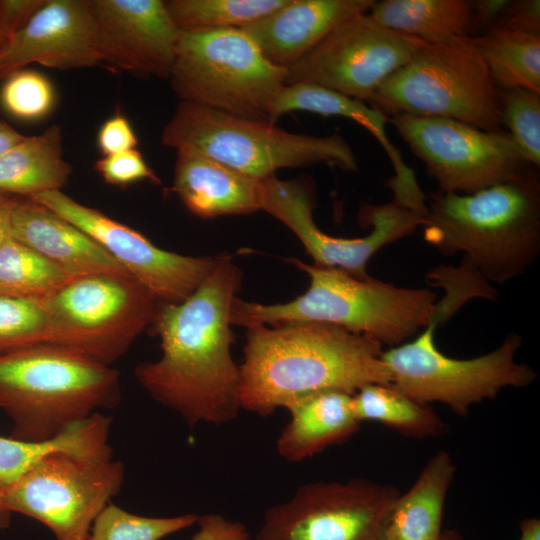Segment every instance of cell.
I'll list each match as a JSON object with an SVG mask.
<instances>
[{
  "mask_svg": "<svg viewBox=\"0 0 540 540\" xmlns=\"http://www.w3.org/2000/svg\"><path fill=\"white\" fill-rule=\"evenodd\" d=\"M12 513H10L4 505L3 490L0 488V529L7 528L10 524Z\"/></svg>",
  "mask_w": 540,
  "mask_h": 540,
  "instance_id": "bcb514c9",
  "label": "cell"
},
{
  "mask_svg": "<svg viewBox=\"0 0 540 540\" xmlns=\"http://www.w3.org/2000/svg\"><path fill=\"white\" fill-rule=\"evenodd\" d=\"M399 494L363 478L304 484L265 512L256 540H385Z\"/></svg>",
  "mask_w": 540,
  "mask_h": 540,
  "instance_id": "4fadbf2b",
  "label": "cell"
},
{
  "mask_svg": "<svg viewBox=\"0 0 540 540\" xmlns=\"http://www.w3.org/2000/svg\"><path fill=\"white\" fill-rule=\"evenodd\" d=\"M16 200L9 195L0 198V245L11 237V215Z\"/></svg>",
  "mask_w": 540,
  "mask_h": 540,
  "instance_id": "b9f144b4",
  "label": "cell"
},
{
  "mask_svg": "<svg viewBox=\"0 0 540 540\" xmlns=\"http://www.w3.org/2000/svg\"><path fill=\"white\" fill-rule=\"evenodd\" d=\"M287 0H169L167 10L180 31L243 28Z\"/></svg>",
  "mask_w": 540,
  "mask_h": 540,
  "instance_id": "4dcf8cb0",
  "label": "cell"
},
{
  "mask_svg": "<svg viewBox=\"0 0 540 540\" xmlns=\"http://www.w3.org/2000/svg\"><path fill=\"white\" fill-rule=\"evenodd\" d=\"M46 0H1L6 24L11 34L23 28Z\"/></svg>",
  "mask_w": 540,
  "mask_h": 540,
  "instance_id": "ab89813d",
  "label": "cell"
},
{
  "mask_svg": "<svg viewBox=\"0 0 540 540\" xmlns=\"http://www.w3.org/2000/svg\"><path fill=\"white\" fill-rule=\"evenodd\" d=\"M11 35L12 34L4 18V14H3L2 6H1V0H0V58L9 42Z\"/></svg>",
  "mask_w": 540,
  "mask_h": 540,
  "instance_id": "f6af8a7d",
  "label": "cell"
},
{
  "mask_svg": "<svg viewBox=\"0 0 540 540\" xmlns=\"http://www.w3.org/2000/svg\"><path fill=\"white\" fill-rule=\"evenodd\" d=\"M11 237L71 277L128 274L86 233L30 199L16 200L11 215Z\"/></svg>",
  "mask_w": 540,
  "mask_h": 540,
  "instance_id": "44dd1931",
  "label": "cell"
},
{
  "mask_svg": "<svg viewBox=\"0 0 540 540\" xmlns=\"http://www.w3.org/2000/svg\"><path fill=\"white\" fill-rule=\"evenodd\" d=\"M112 418L101 412L39 441L0 436V488L4 490L41 461L60 453L88 458L112 456Z\"/></svg>",
  "mask_w": 540,
  "mask_h": 540,
  "instance_id": "d4e9b609",
  "label": "cell"
},
{
  "mask_svg": "<svg viewBox=\"0 0 540 540\" xmlns=\"http://www.w3.org/2000/svg\"><path fill=\"white\" fill-rule=\"evenodd\" d=\"M286 77L241 28L181 31L169 76L182 102L268 122Z\"/></svg>",
  "mask_w": 540,
  "mask_h": 540,
  "instance_id": "9c48e42d",
  "label": "cell"
},
{
  "mask_svg": "<svg viewBox=\"0 0 540 540\" xmlns=\"http://www.w3.org/2000/svg\"><path fill=\"white\" fill-rule=\"evenodd\" d=\"M495 25L540 35V1L509 0Z\"/></svg>",
  "mask_w": 540,
  "mask_h": 540,
  "instance_id": "f35d334b",
  "label": "cell"
},
{
  "mask_svg": "<svg viewBox=\"0 0 540 540\" xmlns=\"http://www.w3.org/2000/svg\"><path fill=\"white\" fill-rule=\"evenodd\" d=\"M501 124L505 125L523 157L540 166V93L515 88L501 93Z\"/></svg>",
  "mask_w": 540,
  "mask_h": 540,
  "instance_id": "d6a6232c",
  "label": "cell"
},
{
  "mask_svg": "<svg viewBox=\"0 0 540 540\" xmlns=\"http://www.w3.org/2000/svg\"><path fill=\"white\" fill-rule=\"evenodd\" d=\"M4 79L0 90V103L13 117L35 121L46 117L54 108V86L42 73L23 68Z\"/></svg>",
  "mask_w": 540,
  "mask_h": 540,
  "instance_id": "836d02e7",
  "label": "cell"
},
{
  "mask_svg": "<svg viewBox=\"0 0 540 540\" xmlns=\"http://www.w3.org/2000/svg\"><path fill=\"white\" fill-rule=\"evenodd\" d=\"M47 343L110 366L152 324L159 302L128 274L73 277L41 300Z\"/></svg>",
  "mask_w": 540,
  "mask_h": 540,
  "instance_id": "30bf717a",
  "label": "cell"
},
{
  "mask_svg": "<svg viewBox=\"0 0 540 540\" xmlns=\"http://www.w3.org/2000/svg\"><path fill=\"white\" fill-rule=\"evenodd\" d=\"M501 93L471 37L424 42L369 101L387 117L407 114L501 129Z\"/></svg>",
  "mask_w": 540,
  "mask_h": 540,
  "instance_id": "ba28073f",
  "label": "cell"
},
{
  "mask_svg": "<svg viewBox=\"0 0 540 540\" xmlns=\"http://www.w3.org/2000/svg\"><path fill=\"white\" fill-rule=\"evenodd\" d=\"M360 422L375 421L402 435L422 439L448 432V425L427 404L417 402L391 384H369L353 394Z\"/></svg>",
  "mask_w": 540,
  "mask_h": 540,
  "instance_id": "f1b7e54d",
  "label": "cell"
},
{
  "mask_svg": "<svg viewBox=\"0 0 540 540\" xmlns=\"http://www.w3.org/2000/svg\"><path fill=\"white\" fill-rule=\"evenodd\" d=\"M71 278L12 237L0 245V295L43 300Z\"/></svg>",
  "mask_w": 540,
  "mask_h": 540,
  "instance_id": "f546056e",
  "label": "cell"
},
{
  "mask_svg": "<svg viewBox=\"0 0 540 540\" xmlns=\"http://www.w3.org/2000/svg\"><path fill=\"white\" fill-rule=\"evenodd\" d=\"M30 200L86 233L159 303L184 301L215 267L216 257L186 256L161 249L140 232L61 190L41 193Z\"/></svg>",
  "mask_w": 540,
  "mask_h": 540,
  "instance_id": "2e32d148",
  "label": "cell"
},
{
  "mask_svg": "<svg viewBox=\"0 0 540 540\" xmlns=\"http://www.w3.org/2000/svg\"><path fill=\"white\" fill-rule=\"evenodd\" d=\"M4 196H7L6 194H3V193H0V198L1 197H4Z\"/></svg>",
  "mask_w": 540,
  "mask_h": 540,
  "instance_id": "c3c4849f",
  "label": "cell"
},
{
  "mask_svg": "<svg viewBox=\"0 0 540 540\" xmlns=\"http://www.w3.org/2000/svg\"><path fill=\"white\" fill-rule=\"evenodd\" d=\"M161 142L175 150L188 147L257 179L281 168L326 164L356 171L349 143L338 133L313 136L284 131L268 121L243 118L182 102L165 125Z\"/></svg>",
  "mask_w": 540,
  "mask_h": 540,
  "instance_id": "52a82bcc",
  "label": "cell"
},
{
  "mask_svg": "<svg viewBox=\"0 0 540 540\" xmlns=\"http://www.w3.org/2000/svg\"><path fill=\"white\" fill-rule=\"evenodd\" d=\"M120 399L119 372L69 348L42 343L0 355V410L12 438H52Z\"/></svg>",
  "mask_w": 540,
  "mask_h": 540,
  "instance_id": "5b68a950",
  "label": "cell"
},
{
  "mask_svg": "<svg viewBox=\"0 0 540 540\" xmlns=\"http://www.w3.org/2000/svg\"><path fill=\"white\" fill-rule=\"evenodd\" d=\"M472 3L476 35H479L496 24L509 0H474Z\"/></svg>",
  "mask_w": 540,
  "mask_h": 540,
  "instance_id": "60d3db41",
  "label": "cell"
},
{
  "mask_svg": "<svg viewBox=\"0 0 540 540\" xmlns=\"http://www.w3.org/2000/svg\"><path fill=\"white\" fill-rule=\"evenodd\" d=\"M47 343V320L41 300L0 295V355Z\"/></svg>",
  "mask_w": 540,
  "mask_h": 540,
  "instance_id": "e575fe53",
  "label": "cell"
},
{
  "mask_svg": "<svg viewBox=\"0 0 540 540\" xmlns=\"http://www.w3.org/2000/svg\"><path fill=\"white\" fill-rule=\"evenodd\" d=\"M124 463L60 453L3 490L5 508L45 525L56 540H88L100 512L124 482Z\"/></svg>",
  "mask_w": 540,
  "mask_h": 540,
  "instance_id": "7c38bea8",
  "label": "cell"
},
{
  "mask_svg": "<svg viewBox=\"0 0 540 540\" xmlns=\"http://www.w3.org/2000/svg\"><path fill=\"white\" fill-rule=\"evenodd\" d=\"M97 144L103 156L136 149L137 136L129 120L117 111L100 127Z\"/></svg>",
  "mask_w": 540,
  "mask_h": 540,
  "instance_id": "8d00e7d4",
  "label": "cell"
},
{
  "mask_svg": "<svg viewBox=\"0 0 540 540\" xmlns=\"http://www.w3.org/2000/svg\"><path fill=\"white\" fill-rule=\"evenodd\" d=\"M389 122L440 192L469 194L538 173L502 129L486 131L452 119L407 114L392 115Z\"/></svg>",
  "mask_w": 540,
  "mask_h": 540,
  "instance_id": "8fae6325",
  "label": "cell"
},
{
  "mask_svg": "<svg viewBox=\"0 0 540 540\" xmlns=\"http://www.w3.org/2000/svg\"><path fill=\"white\" fill-rule=\"evenodd\" d=\"M198 527L191 540H251L247 527L216 513L198 516Z\"/></svg>",
  "mask_w": 540,
  "mask_h": 540,
  "instance_id": "74e56055",
  "label": "cell"
},
{
  "mask_svg": "<svg viewBox=\"0 0 540 540\" xmlns=\"http://www.w3.org/2000/svg\"><path fill=\"white\" fill-rule=\"evenodd\" d=\"M382 352L379 342L326 323L248 327L240 408L266 417L315 392L390 384Z\"/></svg>",
  "mask_w": 540,
  "mask_h": 540,
  "instance_id": "7a4b0ae2",
  "label": "cell"
},
{
  "mask_svg": "<svg viewBox=\"0 0 540 540\" xmlns=\"http://www.w3.org/2000/svg\"><path fill=\"white\" fill-rule=\"evenodd\" d=\"M455 473L449 453L436 452L410 489L394 501L385 540H439L444 505Z\"/></svg>",
  "mask_w": 540,
  "mask_h": 540,
  "instance_id": "cb8c5ba5",
  "label": "cell"
},
{
  "mask_svg": "<svg viewBox=\"0 0 540 540\" xmlns=\"http://www.w3.org/2000/svg\"><path fill=\"white\" fill-rule=\"evenodd\" d=\"M94 169L113 186L126 187L144 180L161 183L137 149L103 156L95 162Z\"/></svg>",
  "mask_w": 540,
  "mask_h": 540,
  "instance_id": "d590c367",
  "label": "cell"
},
{
  "mask_svg": "<svg viewBox=\"0 0 540 540\" xmlns=\"http://www.w3.org/2000/svg\"><path fill=\"white\" fill-rule=\"evenodd\" d=\"M518 540H540V520L538 518H526L522 520Z\"/></svg>",
  "mask_w": 540,
  "mask_h": 540,
  "instance_id": "ee69618b",
  "label": "cell"
},
{
  "mask_svg": "<svg viewBox=\"0 0 540 540\" xmlns=\"http://www.w3.org/2000/svg\"><path fill=\"white\" fill-rule=\"evenodd\" d=\"M240 284L241 272L231 256H216L210 275L187 299L159 303L151 325L161 356L134 370L147 393L190 427L223 425L241 410L230 320Z\"/></svg>",
  "mask_w": 540,
  "mask_h": 540,
  "instance_id": "6da1fadb",
  "label": "cell"
},
{
  "mask_svg": "<svg viewBox=\"0 0 540 540\" xmlns=\"http://www.w3.org/2000/svg\"><path fill=\"white\" fill-rule=\"evenodd\" d=\"M290 262L308 275V289L286 303L262 304L236 297L230 311L232 325L326 323L394 347L421 331L434 313L437 295L430 289L398 287L371 276L361 279L298 259Z\"/></svg>",
  "mask_w": 540,
  "mask_h": 540,
  "instance_id": "277c9868",
  "label": "cell"
},
{
  "mask_svg": "<svg viewBox=\"0 0 540 540\" xmlns=\"http://www.w3.org/2000/svg\"><path fill=\"white\" fill-rule=\"evenodd\" d=\"M262 210L288 227L299 239L314 264L342 269L365 279L367 264L384 246L412 235L424 224L425 215L392 199L381 205L367 204L361 220L371 225L358 238L334 237L323 232L313 219V202L299 183L275 175L263 179Z\"/></svg>",
  "mask_w": 540,
  "mask_h": 540,
  "instance_id": "9a60e30c",
  "label": "cell"
},
{
  "mask_svg": "<svg viewBox=\"0 0 540 540\" xmlns=\"http://www.w3.org/2000/svg\"><path fill=\"white\" fill-rule=\"evenodd\" d=\"M172 190L191 213L201 218L262 210L263 179L188 147L176 150Z\"/></svg>",
  "mask_w": 540,
  "mask_h": 540,
  "instance_id": "7402d4cb",
  "label": "cell"
},
{
  "mask_svg": "<svg viewBox=\"0 0 540 540\" xmlns=\"http://www.w3.org/2000/svg\"><path fill=\"white\" fill-rule=\"evenodd\" d=\"M353 394L324 390L290 403L285 408L290 419L276 442L279 456L288 462H300L358 432L362 422L354 411Z\"/></svg>",
  "mask_w": 540,
  "mask_h": 540,
  "instance_id": "603a6c76",
  "label": "cell"
},
{
  "mask_svg": "<svg viewBox=\"0 0 540 540\" xmlns=\"http://www.w3.org/2000/svg\"><path fill=\"white\" fill-rule=\"evenodd\" d=\"M72 173L63 158L62 130L49 126L43 133L26 137L0 153V193L30 199L61 190Z\"/></svg>",
  "mask_w": 540,
  "mask_h": 540,
  "instance_id": "484cf974",
  "label": "cell"
},
{
  "mask_svg": "<svg viewBox=\"0 0 540 540\" xmlns=\"http://www.w3.org/2000/svg\"><path fill=\"white\" fill-rule=\"evenodd\" d=\"M424 239L441 255L463 253L485 281L525 273L540 253L538 173L469 193L426 196Z\"/></svg>",
  "mask_w": 540,
  "mask_h": 540,
  "instance_id": "3957f363",
  "label": "cell"
},
{
  "mask_svg": "<svg viewBox=\"0 0 540 540\" xmlns=\"http://www.w3.org/2000/svg\"><path fill=\"white\" fill-rule=\"evenodd\" d=\"M101 62L91 0H46L11 35L0 58V79L32 63L69 70Z\"/></svg>",
  "mask_w": 540,
  "mask_h": 540,
  "instance_id": "ac0fdd59",
  "label": "cell"
},
{
  "mask_svg": "<svg viewBox=\"0 0 540 540\" xmlns=\"http://www.w3.org/2000/svg\"><path fill=\"white\" fill-rule=\"evenodd\" d=\"M439 540H463V538L455 530H445L442 531Z\"/></svg>",
  "mask_w": 540,
  "mask_h": 540,
  "instance_id": "7dc6e473",
  "label": "cell"
},
{
  "mask_svg": "<svg viewBox=\"0 0 540 540\" xmlns=\"http://www.w3.org/2000/svg\"><path fill=\"white\" fill-rule=\"evenodd\" d=\"M369 14L389 29L426 43L476 36L471 0H382Z\"/></svg>",
  "mask_w": 540,
  "mask_h": 540,
  "instance_id": "4316f807",
  "label": "cell"
},
{
  "mask_svg": "<svg viewBox=\"0 0 540 540\" xmlns=\"http://www.w3.org/2000/svg\"><path fill=\"white\" fill-rule=\"evenodd\" d=\"M291 111H307L322 116L348 118L368 130L387 154L394 176L388 181L393 199L413 209L425 207L426 195L417 182L412 168L406 165L401 152L386 133L389 118L366 102L345 96L322 86L295 83L285 84L276 97L270 122Z\"/></svg>",
  "mask_w": 540,
  "mask_h": 540,
  "instance_id": "ffe728a7",
  "label": "cell"
},
{
  "mask_svg": "<svg viewBox=\"0 0 540 540\" xmlns=\"http://www.w3.org/2000/svg\"><path fill=\"white\" fill-rule=\"evenodd\" d=\"M197 514L148 517L109 503L95 519L88 540H161L196 525Z\"/></svg>",
  "mask_w": 540,
  "mask_h": 540,
  "instance_id": "1f68e13d",
  "label": "cell"
},
{
  "mask_svg": "<svg viewBox=\"0 0 540 540\" xmlns=\"http://www.w3.org/2000/svg\"><path fill=\"white\" fill-rule=\"evenodd\" d=\"M423 43L389 29L369 12L360 14L340 24L289 67L286 84H314L369 103L382 82Z\"/></svg>",
  "mask_w": 540,
  "mask_h": 540,
  "instance_id": "5bb4252c",
  "label": "cell"
},
{
  "mask_svg": "<svg viewBox=\"0 0 540 540\" xmlns=\"http://www.w3.org/2000/svg\"><path fill=\"white\" fill-rule=\"evenodd\" d=\"M463 305L457 293L444 290L421 332L412 341L382 352L392 386L417 402L441 403L460 416H465L473 405L495 398L502 390L526 387L537 377L530 366L516 361L522 338L515 332L508 333L493 351L474 358H453L438 349L436 328Z\"/></svg>",
  "mask_w": 540,
  "mask_h": 540,
  "instance_id": "8992f818",
  "label": "cell"
},
{
  "mask_svg": "<svg viewBox=\"0 0 540 540\" xmlns=\"http://www.w3.org/2000/svg\"><path fill=\"white\" fill-rule=\"evenodd\" d=\"M102 62L137 76L169 78L180 29L162 0H91Z\"/></svg>",
  "mask_w": 540,
  "mask_h": 540,
  "instance_id": "e0dca14e",
  "label": "cell"
},
{
  "mask_svg": "<svg viewBox=\"0 0 540 540\" xmlns=\"http://www.w3.org/2000/svg\"><path fill=\"white\" fill-rule=\"evenodd\" d=\"M471 41L501 91L540 93V35L494 25Z\"/></svg>",
  "mask_w": 540,
  "mask_h": 540,
  "instance_id": "83f0119b",
  "label": "cell"
},
{
  "mask_svg": "<svg viewBox=\"0 0 540 540\" xmlns=\"http://www.w3.org/2000/svg\"><path fill=\"white\" fill-rule=\"evenodd\" d=\"M375 0H287L241 28L273 65L288 69L346 20L368 13Z\"/></svg>",
  "mask_w": 540,
  "mask_h": 540,
  "instance_id": "d6986e66",
  "label": "cell"
},
{
  "mask_svg": "<svg viewBox=\"0 0 540 540\" xmlns=\"http://www.w3.org/2000/svg\"><path fill=\"white\" fill-rule=\"evenodd\" d=\"M25 138L7 123L0 121V153L11 148Z\"/></svg>",
  "mask_w": 540,
  "mask_h": 540,
  "instance_id": "7bdbcfd3",
  "label": "cell"
}]
</instances>
